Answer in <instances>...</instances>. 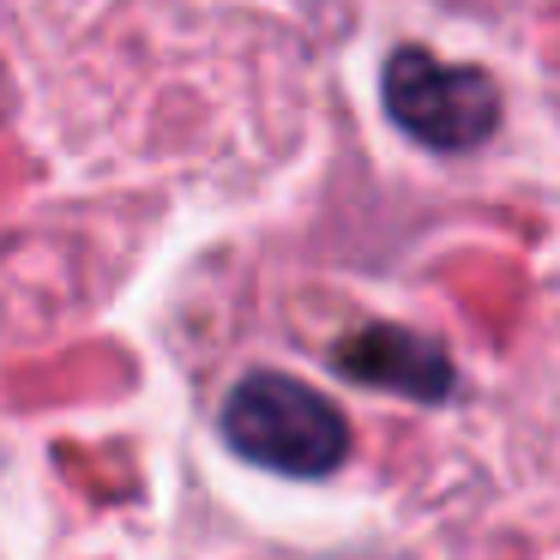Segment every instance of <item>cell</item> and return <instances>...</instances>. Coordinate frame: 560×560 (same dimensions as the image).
<instances>
[{
    "label": "cell",
    "mask_w": 560,
    "mask_h": 560,
    "mask_svg": "<svg viewBox=\"0 0 560 560\" xmlns=\"http://www.w3.org/2000/svg\"><path fill=\"white\" fill-rule=\"evenodd\" d=\"M218 428L235 458L259 464L271 476H295V482H319L350 458L343 410L319 398L307 380L278 374V368H254V374L235 380L218 410Z\"/></svg>",
    "instance_id": "6da1fadb"
},
{
    "label": "cell",
    "mask_w": 560,
    "mask_h": 560,
    "mask_svg": "<svg viewBox=\"0 0 560 560\" xmlns=\"http://www.w3.org/2000/svg\"><path fill=\"white\" fill-rule=\"evenodd\" d=\"M380 97L398 133H410L422 151L458 158L494 139L500 127V85L482 67H446L428 49H392L380 73Z\"/></svg>",
    "instance_id": "7a4b0ae2"
},
{
    "label": "cell",
    "mask_w": 560,
    "mask_h": 560,
    "mask_svg": "<svg viewBox=\"0 0 560 560\" xmlns=\"http://www.w3.org/2000/svg\"><path fill=\"white\" fill-rule=\"evenodd\" d=\"M331 368L343 380L368 392H392V398L410 404H446L458 392V368L440 350L434 338L410 326H392V319H374V326H355L331 343Z\"/></svg>",
    "instance_id": "3957f363"
}]
</instances>
